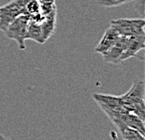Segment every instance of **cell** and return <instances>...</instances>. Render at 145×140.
Listing matches in <instances>:
<instances>
[{
	"mask_svg": "<svg viewBox=\"0 0 145 140\" xmlns=\"http://www.w3.org/2000/svg\"><path fill=\"white\" fill-rule=\"evenodd\" d=\"M124 122L127 126L131 127V128H133L135 130H137L138 132H140L141 135H144V133H145L144 121L142 120H140L138 117L136 116V115L132 114L128 111H126L124 115Z\"/></svg>",
	"mask_w": 145,
	"mask_h": 140,
	"instance_id": "10",
	"label": "cell"
},
{
	"mask_svg": "<svg viewBox=\"0 0 145 140\" xmlns=\"http://www.w3.org/2000/svg\"><path fill=\"white\" fill-rule=\"evenodd\" d=\"M0 139H6V137H5V136H3V135H0Z\"/></svg>",
	"mask_w": 145,
	"mask_h": 140,
	"instance_id": "15",
	"label": "cell"
},
{
	"mask_svg": "<svg viewBox=\"0 0 145 140\" xmlns=\"http://www.w3.org/2000/svg\"><path fill=\"white\" fill-rule=\"evenodd\" d=\"M39 13H40V11H39V4L38 0H29L24 7V14L32 17Z\"/></svg>",
	"mask_w": 145,
	"mask_h": 140,
	"instance_id": "12",
	"label": "cell"
},
{
	"mask_svg": "<svg viewBox=\"0 0 145 140\" xmlns=\"http://www.w3.org/2000/svg\"><path fill=\"white\" fill-rule=\"evenodd\" d=\"M110 26L115 28L121 36L130 37L138 34H145V22L143 18L138 19H116L110 22Z\"/></svg>",
	"mask_w": 145,
	"mask_h": 140,
	"instance_id": "2",
	"label": "cell"
},
{
	"mask_svg": "<svg viewBox=\"0 0 145 140\" xmlns=\"http://www.w3.org/2000/svg\"><path fill=\"white\" fill-rule=\"evenodd\" d=\"M93 98L100 107H106L112 110H125V104L120 96L116 97V96L95 93L93 94Z\"/></svg>",
	"mask_w": 145,
	"mask_h": 140,
	"instance_id": "7",
	"label": "cell"
},
{
	"mask_svg": "<svg viewBox=\"0 0 145 140\" xmlns=\"http://www.w3.org/2000/svg\"><path fill=\"white\" fill-rule=\"evenodd\" d=\"M134 4V7L136 10L138 11V13L140 14L141 18L144 17V9H145V3H144V0H134L132 2Z\"/></svg>",
	"mask_w": 145,
	"mask_h": 140,
	"instance_id": "14",
	"label": "cell"
},
{
	"mask_svg": "<svg viewBox=\"0 0 145 140\" xmlns=\"http://www.w3.org/2000/svg\"><path fill=\"white\" fill-rule=\"evenodd\" d=\"M118 131L121 133L123 139L125 140H144L145 138V136L141 135L140 132L127 125L119 127Z\"/></svg>",
	"mask_w": 145,
	"mask_h": 140,
	"instance_id": "11",
	"label": "cell"
},
{
	"mask_svg": "<svg viewBox=\"0 0 145 140\" xmlns=\"http://www.w3.org/2000/svg\"><path fill=\"white\" fill-rule=\"evenodd\" d=\"M145 48V34H138L126 37V43L124 53L120 57V63L130 57H138V54Z\"/></svg>",
	"mask_w": 145,
	"mask_h": 140,
	"instance_id": "3",
	"label": "cell"
},
{
	"mask_svg": "<svg viewBox=\"0 0 145 140\" xmlns=\"http://www.w3.org/2000/svg\"><path fill=\"white\" fill-rule=\"evenodd\" d=\"M55 27H56V10L52 11L48 15H45L40 22V29L44 42L51 38L54 33Z\"/></svg>",
	"mask_w": 145,
	"mask_h": 140,
	"instance_id": "9",
	"label": "cell"
},
{
	"mask_svg": "<svg viewBox=\"0 0 145 140\" xmlns=\"http://www.w3.org/2000/svg\"><path fill=\"white\" fill-rule=\"evenodd\" d=\"M21 14H24V11L15 0L8 2L3 7L0 6V30L4 32L8 24Z\"/></svg>",
	"mask_w": 145,
	"mask_h": 140,
	"instance_id": "4",
	"label": "cell"
},
{
	"mask_svg": "<svg viewBox=\"0 0 145 140\" xmlns=\"http://www.w3.org/2000/svg\"><path fill=\"white\" fill-rule=\"evenodd\" d=\"M134 0H97V5L105 8H114L132 3Z\"/></svg>",
	"mask_w": 145,
	"mask_h": 140,
	"instance_id": "13",
	"label": "cell"
},
{
	"mask_svg": "<svg viewBox=\"0 0 145 140\" xmlns=\"http://www.w3.org/2000/svg\"><path fill=\"white\" fill-rule=\"evenodd\" d=\"M125 105L138 104L144 101V83L142 80H136L133 86L124 95L120 96Z\"/></svg>",
	"mask_w": 145,
	"mask_h": 140,
	"instance_id": "5",
	"label": "cell"
},
{
	"mask_svg": "<svg viewBox=\"0 0 145 140\" xmlns=\"http://www.w3.org/2000/svg\"><path fill=\"white\" fill-rule=\"evenodd\" d=\"M120 36L121 35L117 32L116 29L110 26V27H108L107 30L105 31L104 35L99 40V42L95 47V52L99 53V54H103L104 52L108 51L118 40Z\"/></svg>",
	"mask_w": 145,
	"mask_h": 140,
	"instance_id": "8",
	"label": "cell"
},
{
	"mask_svg": "<svg viewBox=\"0 0 145 140\" xmlns=\"http://www.w3.org/2000/svg\"><path fill=\"white\" fill-rule=\"evenodd\" d=\"M126 43V37L120 36L118 40L114 43L109 50L104 52L102 55L103 60L107 63L120 64V57L125 51Z\"/></svg>",
	"mask_w": 145,
	"mask_h": 140,
	"instance_id": "6",
	"label": "cell"
},
{
	"mask_svg": "<svg viewBox=\"0 0 145 140\" xmlns=\"http://www.w3.org/2000/svg\"><path fill=\"white\" fill-rule=\"evenodd\" d=\"M30 17L27 14H21L8 24V27L4 31L5 35L8 39L15 40L21 50H25V37L27 26H28Z\"/></svg>",
	"mask_w": 145,
	"mask_h": 140,
	"instance_id": "1",
	"label": "cell"
}]
</instances>
